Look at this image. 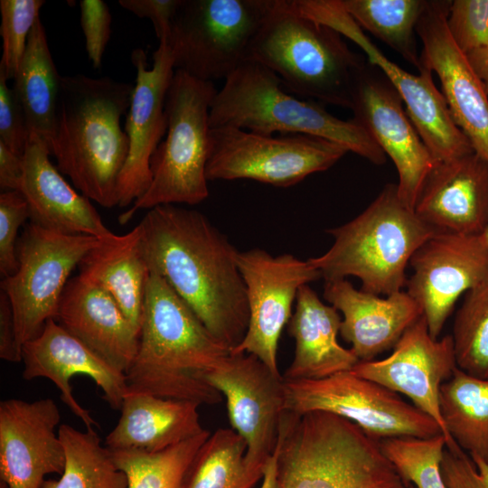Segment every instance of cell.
Instances as JSON below:
<instances>
[{"instance_id": "obj_24", "label": "cell", "mask_w": 488, "mask_h": 488, "mask_svg": "<svg viewBox=\"0 0 488 488\" xmlns=\"http://www.w3.org/2000/svg\"><path fill=\"white\" fill-rule=\"evenodd\" d=\"M324 297L342 313L340 333L360 361H372L393 348L423 315L407 291L381 298L356 289L346 278L325 281Z\"/></svg>"}, {"instance_id": "obj_29", "label": "cell", "mask_w": 488, "mask_h": 488, "mask_svg": "<svg viewBox=\"0 0 488 488\" xmlns=\"http://www.w3.org/2000/svg\"><path fill=\"white\" fill-rule=\"evenodd\" d=\"M79 276L107 292L131 324L140 332L150 271L136 225L90 250L80 261Z\"/></svg>"}, {"instance_id": "obj_28", "label": "cell", "mask_w": 488, "mask_h": 488, "mask_svg": "<svg viewBox=\"0 0 488 488\" xmlns=\"http://www.w3.org/2000/svg\"><path fill=\"white\" fill-rule=\"evenodd\" d=\"M296 301L295 313L288 322L296 349L283 378L319 380L351 371L360 361L337 341L342 323L338 310L324 304L308 285L299 289Z\"/></svg>"}, {"instance_id": "obj_19", "label": "cell", "mask_w": 488, "mask_h": 488, "mask_svg": "<svg viewBox=\"0 0 488 488\" xmlns=\"http://www.w3.org/2000/svg\"><path fill=\"white\" fill-rule=\"evenodd\" d=\"M449 3L427 1L417 25L420 62L437 75L455 123L474 153L488 162V95L448 32Z\"/></svg>"}, {"instance_id": "obj_43", "label": "cell", "mask_w": 488, "mask_h": 488, "mask_svg": "<svg viewBox=\"0 0 488 488\" xmlns=\"http://www.w3.org/2000/svg\"><path fill=\"white\" fill-rule=\"evenodd\" d=\"M441 474L446 488H488V464L472 460L460 447L445 448Z\"/></svg>"}, {"instance_id": "obj_46", "label": "cell", "mask_w": 488, "mask_h": 488, "mask_svg": "<svg viewBox=\"0 0 488 488\" xmlns=\"http://www.w3.org/2000/svg\"><path fill=\"white\" fill-rule=\"evenodd\" d=\"M23 175V157L0 143V187L2 192L19 191Z\"/></svg>"}, {"instance_id": "obj_30", "label": "cell", "mask_w": 488, "mask_h": 488, "mask_svg": "<svg viewBox=\"0 0 488 488\" xmlns=\"http://www.w3.org/2000/svg\"><path fill=\"white\" fill-rule=\"evenodd\" d=\"M61 78L39 18L30 33L13 89L24 111L29 136L39 137L49 150L55 131Z\"/></svg>"}, {"instance_id": "obj_22", "label": "cell", "mask_w": 488, "mask_h": 488, "mask_svg": "<svg viewBox=\"0 0 488 488\" xmlns=\"http://www.w3.org/2000/svg\"><path fill=\"white\" fill-rule=\"evenodd\" d=\"M22 354L23 378L52 380L60 390L62 401L86 428H93L97 422L89 410L74 398L70 386L72 377H89L102 390L109 407L120 409L127 392L126 374L106 362L55 319L48 320L41 333L23 345Z\"/></svg>"}, {"instance_id": "obj_27", "label": "cell", "mask_w": 488, "mask_h": 488, "mask_svg": "<svg viewBox=\"0 0 488 488\" xmlns=\"http://www.w3.org/2000/svg\"><path fill=\"white\" fill-rule=\"evenodd\" d=\"M197 403L127 391L120 417L105 440L109 450L164 451L191 439L204 429Z\"/></svg>"}, {"instance_id": "obj_9", "label": "cell", "mask_w": 488, "mask_h": 488, "mask_svg": "<svg viewBox=\"0 0 488 488\" xmlns=\"http://www.w3.org/2000/svg\"><path fill=\"white\" fill-rule=\"evenodd\" d=\"M273 0H182L166 44L175 70L225 80L248 60Z\"/></svg>"}, {"instance_id": "obj_51", "label": "cell", "mask_w": 488, "mask_h": 488, "mask_svg": "<svg viewBox=\"0 0 488 488\" xmlns=\"http://www.w3.org/2000/svg\"><path fill=\"white\" fill-rule=\"evenodd\" d=\"M408 488H417V487L412 484L411 485L409 484Z\"/></svg>"}, {"instance_id": "obj_33", "label": "cell", "mask_w": 488, "mask_h": 488, "mask_svg": "<svg viewBox=\"0 0 488 488\" xmlns=\"http://www.w3.org/2000/svg\"><path fill=\"white\" fill-rule=\"evenodd\" d=\"M350 16L363 30L386 43L406 61L421 67L415 33L427 1L341 0Z\"/></svg>"}, {"instance_id": "obj_14", "label": "cell", "mask_w": 488, "mask_h": 488, "mask_svg": "<svg viewBox=\"0 0 488 488\" xmlns=\"http://www.w3.org/2000/svg\"><path fill=\"white\" fill-rule=\"evenodd\" d=\"M226 399L232 429L246 442V465L256 478L276 449L285 412V380L258 357L232 353L206 374Z\"/></svg>"}, {"instance_id": "obj_47", "label": "cell", "mask_w": 488, "mask_h": 488, "mask_svg": "<svg viewBox=\"0 0 488 488\" xmlns=\"http://www.w3.org/2000/svg\"><path fill=\"white\" fill-rule=\"evenodd\" d=\"M465 56L488 95V47L474 50Z\"/></svg>"}, {"instance_id": "obj_23", "label": "cell", "mask_w": 488, "mask_h": 488, "mask_svg": "<svg viewBox=\"0 0 488 488\" xmlns=\"http://www.w3.org/2000/svg\"><path fill=\"white\" fill-rule=\"evenodd\" d=\"M414 211L437 233L481 235L488 225V162L472 153L436 164Z\"/></svg>"}, {"instance_id": "obj_21", "label": "cell", "mask_w": 488, "mask_h": 488, "mask_svg": "<svg viewBox=\"0 0 488 488\" xmlns=\"http://www.w3.org/2000/svg\"><path fill=\"white\" fill-rule=\"evenodd\" d=\"M60 421L59 408L50 398L0 402V478L8 488H42L47 474H62Z\"/></svg>"}, {"instance_id": "obj_36", "label": "cell", "mask_w": 488, "mask_h": 488, "mask_svg": "<svg viewBox=\"0 0 488 488\" xmlns=\"http://www.w3.org/2000/svg\"><path fill=\"white\" fill-rule=\"evenodd\" d=\"M451 336L457 367L488 380V278L465 293Z\"/></svg>"}, {"instance_id": "obj_31", "label": "cell", "mask_w": 488, "mask_h": 488, "mask_svg": "<svg viewBox=\"0 0 488 488\" xmlns=\"http://www.w3.org/2000/svg\"><path fill=\"white\" fill-rule=\"evenodd\" d=\"M439 409L446 447L468 452L488 464V380L458 367L439 392Z\"/></svg>"}, {"instance_id": "obj_3", "label": "cell", "mask_w": 488, "mask_h": 488, "mask_svg": "<svg viewBox=\"0 0 488 488\" xmlns=\"http://www.w3.org/2000/svg\"><path fill=\"white\" fill-rule=\"evenodd\" d=\"M134 85L109 77L62 76L51 155L87 198L118 206L119 176L128 154L121 118Z\"/></svg>"}, {"instance_id": "obj_38", "label": "cell", "mask_w": 488, "mask_h": 488, "mask_svg": "<svg viewBox=\"0 0 488 488\" xmlns=\"http://www.w3.org/2000/svg\"><path fill=\"white\" fill-rule=\"evenodd\" d=\"M42 0H1L0 35L2 57L0 71L6 80H14L23 60L30 33L40 18Z\"/></svg>"}, {"instance_id": "obj_39", "label": "cell", "mask_w": 488, "mask_h": 488, "mask_svg": "<svg viewBox=\"0 0 488 488\" xmlns=\"http://www.w3.org/2000/svg\"><path fill=\"white\" fill-rule=\"evenodd\" d=\"M446 26L463 53L488 47V0L450 1Z\"/></svg>"}, {"instance_id": "obj_50", "label": "cell", "mask_w": 488, "mask_h": 488, "mask_svg": "<svg viewBox=\"0 0 488 488\" xmlns=\"http://www.w3.org/2000/svg\"><path fill=\"white\" fill-rule=\"evenodd\" d=\"M0 488H8V486L4 482L1 481Z\"/></svg>"}, {"instance_id": "obj_18", "label": "cell", "mask_w": 488, "mask_h": 488, "mask_svg": "<svg viewBox=\"0 0 488 488\" xmlns=\"http://www.w3.org/2000/svg\"><path fill=\"white\" fill-rule=\"evenodd\" d=\"M131 60L136 76L124 129L128 154L118 181L119 207L132 205L151 184V158L166 133L165 100L175 71L166 44L159 43L151 68L141 48L133 51Z\"/></svg>"}, {"instance_id": "obj_49", "label": "cell", "mask_w": 488, "mask_h": 488, "mask_svg": "<svg viewBox=\"0 0 488 488\" xmlns=\"http://www.w3.org/2000/svg\"><path fill=\"white\" fill-rule=\"evenodd\" d=\"M480 238L482 239L483 242L488 246V225L483 230V232L480 235Z\"/></svg>"}, {"instance_id": "obj_42", "label": "cell", "mask_w": 488, "mask_h": 488, "mask_svg": "<svg viewBox=\"0 0 488 488\" xmlns=\"http://www.w3.org/2000/svg\"><path fill=\"white\" fill-rule=\"evenodd\" d=\"M80 8L87 54L92 66L99 69L111 34V14L101 0H81Z\"/></svg>"}, {"instance_id": "obj_16", "label": "cell", "mask_w": 488, "mask_h": 488, "mask_svg": "<svg viewBox=\"0 0 488 488\" xmlns=\"http://www.w3.org/2000/svg\"><path fill=\"white\" fill-rule=\"evenodd\" d=\"M350 109L352 118L392 160L399 175V196L414 210L436 162L404 109L399 94L383 72L369 61L355 76Z\"/></svg>"}, {"instance_id": "obj_44", "label": "cell", "mask_w": 488, "mask_h": 488, "mask_svg": "<svg viewBox=\"0 0 488 488\" xmlns=\"http://www.w3.org/2000/svg\"><path fill=\"white\" fill-rule=\"evenodd\" d=\"M182 0H119L126 10L140 18L149 19L159 43H164Z\"/></svg>"}, {"instance_id": "obj_13", "label": "cell", "mask_w": 488, "mask_h": 488, "mask_svg": "<svg viewBox=\"0 0 488 488\" xmlns=\"http://www.w3.org/2000/svg\"><path fill=\"white\" fill-rule=\"evenodd\" d=\"M303 12L355 42L369 62L383 72L402 99L408 116L436 164L474 153L455 123L430 69L421 64L419 75H414L389 60L345 11L341 0H306Z\"/></svg>"}, {"instance_id": "obj_41", "label": "cell", "mask_w": 488, "mask_h": 488, "mask_svg": "<svg viewBox=\"0 0 488 488\" xmlns=\"http://www.w3.org/2000/svg\"><path fill=\"white\" fill-rule=\"evenodd\" d=\"M7 80L0 71V143L20 157L29 141V131L23 107Z\"/></svg>"}, {"instance_id": "obj_37", "label": "cell", "mask_w": 488, "mask_h": 488, "mask_svg": "<svg viewBox=\"0 0 488 488\" xmlns=\"http://www.w3.org/2000/svg\"><path fill=\"white\" fill-rule=\"evenodd\" d=\"M380 445L407 485L446 488L441 474V462L446 447L443 434L428 438H384L380 440Z\"/></svg>"}, {"instance_id": "obj_2", "label": "cell", "mask_w": 488, "mask_h": 488, "mask_svg": "<svg viewBox=\"0 0 488 488\" xmlns=\"http://www.w3.org/2000/svg\"><path fill=\"white\" fill-rule=\"evenodd\" d=\"M230 352L161 276L150 273L127 391L218 404L222 395L205 377Z\"/></svg>"}, {"instance_id": "obj_12", "label": "cell", "mask_w": 488, "mask_h": 488, "mask_svg": "<svg viewBox=\"0 0 488 488\" xmlns=\"http://www.w3.org/2000/svg\"><path fill=\"white\" fill-rule=\"evenodd\" d=\"M285 380V379H284ZM285 411H325L346 418L377 440L428 438L442 434L437 422L398 393L352 372L319 380H285Z\"/></svg>"}, {"instance_id": "obj_7", "label": "cell", "mask_w": 488, "mask_h": 488, "mask_svg": "<svg viewBox=\"0 0 488 488\" xmlns=\"http://www.w3.org/2000/svg\"><path fill=\"white\" fill-rule=\"evenodd\" d=\"M333 244L307 260L325 281L353 276L361 290L390 296L406 286V267L436 230L400 200L397 184H388L357 217L329 229Z\"/></svg>"}, {"instance_id": "obj_26", "label": "cell", "mask_w": 488, "mask_h": 488, "mask_svg": "<svg viewBox=\"0 0 488 488\" xmlns=\"http://www.w3.org/2000/svg\"><path fill=\"white\" fill-rule=\"evenodd\" d=\"M55 320L70 334L124 372L130 368L139 343V333L115 300L79 275L69 280Z\"/></svg>"}, {"instance_id": "obj_45", "label": "cell", "mask_w": 488, "mask_h": 488, "mask_svg": "<svg viewBox=\"0 0 488 488\" xmlns=\"http://www.w3.org/2000/svg\"><path fill=\"white\" fill-rule=\"evenodd\" d=\"M22 350L16 332L12 305L8 296L0 293V358L9 362L22 361Z\"/></svg>"}, {"instance_id": "obj_35", "label": "cell", "mask_w": 488, "mask_h": 488, "mask_svg": "<svg viewBox=\"0 0 488 488\" xmlns=\"http://www.w3.org/2000/svg\"><path fill=\"white\" fill-rule=\"evenodd\" d=\"M202 434L161 452L110 450L127 477V488H183L188 471L201 446L210 436Z\"/></svg>"}, {"instance_id": "obj_5", "label": "cell", "mask_w": 488, "mask_h": 488, "mask_svg": "<svg viewBox=\"0 0 488 488\" xmlns=\"http://www.w3.org/2000/svg\"><path fill=\"white\" fill-rule=\"evenodd\" d=\"M248 60L273 71L293 94L346 108L355 76L366 63L342 34L302 14L292 0H273Z\"/></svg>"}, {"instance_id": "obj_48", "label": "cell", "mask_w": 488, "mask_h": 488, "mask_svg": "<svg viewBox=\"0 0 488 488\" xmlns=\"http://www.w3.org/2000/svg\"><path fill=\"white\" fill-rule=\"evenodd\" d=\"M278 441V440H277ZM277 444L273 455L267 461L262 475V483L259 488H277Z\"/></svg>"}, {"instance_id": "obj_4", "label": "cell", "mask_w": 488, "mask_h": 488, "mask_svg": "<svg viewBox=\"0 0 488 488\" xmlns=\"http://www.w3.org/2000/svg\"><path fill=\"white\" fill-rule=\"evenodd\" d=\"M277 488H408L380 440L325 411H285L277 441Z\"/></svg>"}, {"instance_id": "obj_10", "label": "cell", "mask_w": 488, "mask_h": 488, "mask_svg": "<svg viewBox=\"0 0 488 488\" xmlns=\"http://www.w3.org/2000/svg\"><path fill=\"white\" fill-rule=\"evenodd\" d=\"M348 152L335 142L313 136L211 128L206 176L208 181L249 179L289 187L329 169Z\"/></svg>"}, {"instance_id": "obj_6", "label": "cell", "mask_w": 488, "mask_h": 488, "mask_svg": "<svg viewBox=\"0 0 488 488\" xmlns=\"http://www.w3.org/2000/svg\"><path fill=\"white\" fill-rule=\"evenodd\" d=\"M210 127H236L264 135H307L344 146L375 164L386 155L353 118L340 119L316 101L296 98L267 67L246 60L217 90Z\"/></svg>"}, {"instance_id": "obj_25", "label": "cell", "mask_w": 488, "mask_h": 488, "mask_svg": "<svg viewBox=\"0 0 488 488\" xmlns=\"http://www.w3.org/2000/svg\"><path fill=\"white\" fill-rule=\"evenodd\" d=\"M47 145L30 136L23 156L19 191L25 197L32 223L65 234L107 239L114 237L89 199L76 192L50 160Z\"/></svg>"}, {"instance_id": "obj_11", "label": "cell", "mask_w": 488, "mask_h": 488, "mask_svg": "<svg viewBox=\"0 0 488 488\" xmlns=\"http://www.w3.org/2000/svg\"><path fill=\"white\" fill-rule=\"evenodd\" d=\"M101 241L34 223L25 228L17 242V268L1 281V291L12 305L22 347L41 333L48 320L56 318L70 274Z\"/></svg>"}, {"instance_id": "obj_34", "label": "cell", "mask_w": 488, "mask_h": 488, "mask_svg": "<svg viewBox=\"0 0 488 488\" xmlns=\"http://www.w3.org/2000/svg\"><path fill=\"white\" fill-rule=\"evenodd\" d=\"M247 445L233 429L219 428L198 451L183 488H251L258 479L245 463Z\"/></svg>"}, {"instance_id": "obj_1", "label": "cell", "mask_w": 488, "mask_h": 488, "mask_svg": "<svg viewBox=\"0 0 488 488\" xmlns=\"http://www.w3.org/2000/svg\"><path fill=\"white\" fill-rule=\"evenodd\" d=\"M150 273L161 276L206 328L230 350L249 313L238 250L202 212L159 205L138 224Z\"/></svg>"}, {"instance_id": "obj_15", "label": "cell", "mask_w": 488, "mask_h": 488, "mask_svg": "<svg viewBox=\"0 0 488 488\" xmlns=\"http://www.w3.org/2000/svg\"><path fill=\"white\" fill-rule=\"evenodd\" d=\"M237 263L246 286L249 319L243 340L230 352L253 354L280 374L278 341L292 316L293 303L303 286L322 275L308 260L290 254L272 256L260 249L239 251Z\"/></svg>"}, {"instance_id": "obj_20", "label": "cell", "mask_w": 488, "mask_h": 488, "mask_svg": "<svg viewBox=\"0 0 488 488\" xmlns=\"http://www.w3.org/2000/svg\"><path fill=\"white\" fill-rule=\"evenodd\" d=\"M456 367L452 336L434 339L422 315L404 332L389 356L359 361L350 371L407 396L437 422L445 436L439 392Z\"/></svg>"}, {"instance_id": "obj_17", "label": "cell", "mask_w": 488, "mask_h": 488, "mask_svg": "<svg viewBox=\"0 0 488 488\" xmlns=\"http://www.w3.org/2000/svg\"><path fill=\"white\" fill-rule=\"evenodd\" d=\"M407 293L438 339L459 296L488 278V246L480 235L436 233L413 255Z\"/></svg>"}, {"instance_id": "obj_32", "label": "cell", "mask_w": 488, "mask_h": 488, "mask_svg": "<svg viewBox=\"0 0 488 488\" xmlns=\"http://www.w3.org/2000/svg\"><path fill=\"white\" fill-rule=\"evenodd\" d=\"M59 436L65 465L59 480H45L42 488H127L126 474L93 428L80 431L61 424Z\"/></svg>"}, {"instance_id": "obj_8", "label": "cell", "mask_w": 488, "mask_h": 488, "mask_svg": "<svg viewBox=\"0 0 488 488\" xmlns=\"http://www.w3.org/2000/svg\"><path fill=\"white\" fill-rule=\"evenodd\" d=\"M217 90L213 82L175 70L165 100L166 133L151 158V184L121 214L120 223L141 210L194 205L208 198L210 110Z\"/></svg>"}, {"instance_id": "obj_40", "label": "cell", "mask_w": 488, "mask_h": 488, "mask_svg": "<svg viewBox=\"0 0 488 488\" xmlns=\"http://www.w3.org/2000/svg\"><path fill=\"white\" fill-rule=\"evenodd\" d=\"M30 219L28 202L20 191H6L0 194V273L7 277L17 268V233Z\"/></svg>"}]
</instances>
